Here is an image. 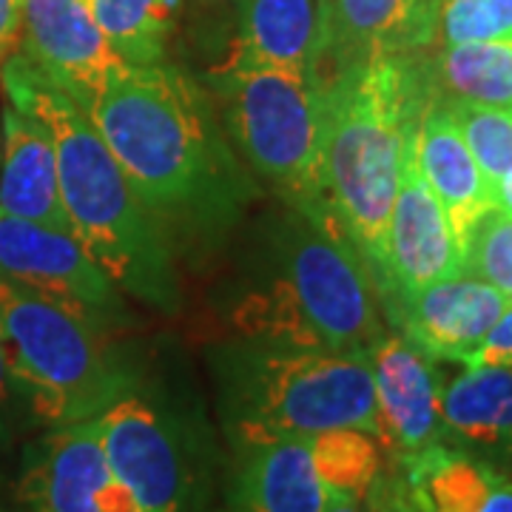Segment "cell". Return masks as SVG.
Segmentation results:
<instances>
[{"label":"cell","mask_w":512,"mask_h":512,"mask_svg":"<svg viewBox=\"0 0 512 512\" xmlns=\"http://www.w3.org/2000/svg\"><path fill=\"white\" fill-rule=\"evenodd\" d=\"M89 120L168 237L217 234L251 197L208 94L174 66L123 63Z\"/></svg>","instance_id":"1"},{"label":"cell","mask_w":512,"mask_h":512,"mask_svg":"<svg viewBox=\"0 0 512 512\" xmlns=\"http://www.w3.org/2000/svg\"><path fill=\"white\" fill-rule=\"evenodd\" d=\"M0 83L15 109L35 114L52 134L72 237L117 288L174 311L180 293L171 237L131 188L89 114L23 55L3 60Z\"/></svg>","instance_id":"2"},{"label":"cell","mask_w":512,"mask_h":512,"mask_svg":"<svg viewBox=\"0 0 512 512\" xmlns=\"http://www.w3.org/2000/svg\"><path fill=\"white\" fill-rule=\"evenodd\" d=\"M319 92V183L330 228L365 259L382 285L387 222L407 140L433 100L424 57L373 60Z\"/></svg>","instance_id":"3"},{"label":"cell","mask_w":512,"mask_h":512,"mask_svg":"<svg viewBox=\"0 0 512 512\" xmlns=\"http://www.w3.org/2000/svg\"><path fill=\"white\" fill-rule=\"evenodd\" d=\"M234 322L254 342L359 359L384 336L365 259L302 214L285 228L276 274L239 302Z\"/></svg>","instance_id":"4"},{"label":"cell","mask_w":512,"mask_h":512,"mask_svg":"<svg viewBox=\"0 0 512 512\" xmlns=\"http://www.w3.org/2000/svg\"><path fill=\"white\" fill-rule=\"evenodd\" d=\"M220 382L225 424L237 447L308 441L339 427L379 439L370 359L248 339L222 359Z\"/></svg>","instance_id":"5"},{"label":"cell","mask_w":512,"mask_h":512,"mask_svg":"<svg viewBox=\"0 0 512 512\" xmlns=\"http://www.w3.org/2000/svg\"><path fill=\"white\" fill-rule=\"evenodd\" d=\"M0 339L9 379L49 427L100 419L128 396L97 322L52 296L0 279Z\"/></svg>","instance_id":"6"},{"label":"cell","mask_w":512,"mask_h":512,"mask_svg":"<svg viewBox=\"0 0 512 512\" xmlns=\"http://www.w3.org/2000/svg\"><path fill=\"white\" fill-rule=\"evenodd\" d=\"M214 92L225 131L248 165L296 214L336 234L319 183V92L308 74L228 66L214 74Z\"/></svg>","instance_id":"7"},{"label":"cell","mask_w":512,"mask_h":512,"mask_svg":"<svg viewBox=\"0 0 512 512\" xmlns=\"http://www.w3.org/2000/svg\"><path fill=\"white\" fill-rule=\"evenodd\" d=\"M436 0H316L308 80L313 89L373 60L433 46Z\"/></svg>","instance_id":"8"},{"label":"cell","mask_w":512,"mask_h":512,"mask_svg":"<svg viewBox=\"0 0 512 512\" xmlns=\"http://www.w3.org/2000/svg\"><path fill=\"white\" fill-rule=\"evenodd\" d=\"M456 274H461V248H458L456 231L439 197L421 177L413 157V134H410L404 151L402 180L387 222L384 276L379 291L390 305L402 296H410Z\"/></svg>","instance_id":"9"},{"label":"cell","mask_w":512,"mask_h":512,"mask_svg":"<svg viewBox=\"0 0 512 512\" xmlns=\"http://www.w3.org/2000/svg\"><path fill=\"white\" fill-rule=\"evenodd\" d=\"M0 279L72 305L94 322L117 305L114 282L72 234L6 211H0Z\"/></svg>","instance_id":"10"},{"label":"cell","mask_w":512,"mask_h":512,"mask_svg":"<svg viewBox=\"0 0 512 512\" xmlns=\"http://www.w3.org/2000/svg\"><path fill=\"white\" fill-rule=\"evenodd\" d=\"M23 52L80 109H94L126 60L111 49L80 0H23Z\"/></svg>","instance_id":"11"},{"label":"cell","mask_w":512,"mask_h":512,"mask_svg":"<svg viewBox=\"0 0 512 512\" xmlns=\"http://www.w3.org/2000/svg\"><path fill=\"white\" fill-rule=\"evenodd\" d=\"M111 476L140 512H183L188 473L171 424L143 399L123 396L100 416Z\"/></svg>","instance_id":"12"},{"label":"cell","mask_w":512,"mask_h":512,"mask_svg":"<svg viewBox=\"0 0 512 512\" xmlns=\"http://www.w3.org/2000/svg\"><path fill=\"white\" fill-rule=\"evenodd\" d=\"M379 444L393 458L419 453L444 439L441 376L436 362L410 339L384 333L370 353Z\"/></svg>","instance_id":"13"},{"label":"cell","mask_w":512,"mask_h":512,"mask_svg":"<svg viewBox=\"0 0 512 512\" xmlns=\"http://www.w3.org/2000/svg\"><path fill=\"white\" fill-rule=\"evenodd\" d=\"M507 296L470 274H456L390 302L402 336L433 362H467L507 308Z\"/></svg>","instance_id":"14"},{"label":"cell","mask_w":512,"mask_h":512,"mask_svg":"<svg viewBox=\"0 0 512 512\" xmlns=\"http://www.w3.org/2000/svg\"><path fill=\"white\" fill-rule=\"evenodd\" d=\"M111 490L100 419L52 427L29 450L23 498L32 512H106Z\"/></svg>","instance_id":"15"},{"label":"cell","mask_w":512,"mask_h":512,"mask_svg":"<svg viewBox=\"0 0 512 512\" xmlns=\"http://www.w3.org/2000/svg\"><path fill=\"white\" fill-rule=\"evenodd\" d=\"M416 512H512V476L456 444L393 458Z\"/></svg>","instance_id":"16"},{"label":"cell","mask_w":512,"mask_h":512,"mask_svg":"<svg viewBox=\"0 0 512 512\" xmlns=\"http://www.w3.org/2000/svg\"><path fill=\"white\" fill-rule=\"evenodd\" d=\"M0 211L72 234V225L60 200L52 134L35 114L15 109L12 103L3 109Z\"/></svg>","instance_id":"17"},{"label":"cell","mask_w":512,"mask_h":512,"mask_svg":"<svg viewBox=\"0 0 512 512\" xmlns=\"http://www.w3.org/2000/svg\"><path fill=\"white\" fill-rule=\"evenodd\" d=\"M444 439L512 476V365L464 367L441 384Z\"/></svg>","instance_id":"18"},{"label":"cell","mask_w":512,"mask_h":512,"mask_svg":"<svg viewBox=\"0 0 512 512\" xmlns=\"http://www.w3.org/2000/svg\"><path fill=\"white\" fill-rule=\"evenodd\" d=\"M413 157L424 183L444 205L461 248V239L473 222L493 208V188L484 180L447 106L439 100L427 103L413 128Z\"/></svg>","instance_id":"19"},{"label":"cell","mask_w":512,"mask_h":512,"mask_svg":"<svg viewBox=\"0 0 512 512\" xmlns=\"http://www.w3.org/2000/svg\"><path fill=\"white\" fill-rule=\"evenodd\" d=\"M325 504L308 441H259L239 447L222 512H322Z\"/></svg>","instance_id":"20"},{"label":"cell","mask_w":512,"mask_h":512,"mask_svg":"<svg viewBox=\"0 0 512 512\" xmlns=\"http://www.w3.org/2000/svg\"><path fill=\"white\" fill-rule=\"evenodd\" d=\"M313 29L316 0H242V26L231 66L308 74Z\"/></svg>","instance_id":"21"},{"label":"cell","mask_w":512,"mask_h":512,"mask_svg":"<svg viewBox=\"0 0 512 512\" xmlns=\"http://www.w3.org/2000/svg\"><path fill=\"white\" fill-rule=\"evenodd\" d=\"M424 72L433 100L512 109V37L439 46Z\"/></svg>","instance_id":"22"},{"label":"cell","mask_w":512,"mask_h":512,"mask_svg":"<svg viewBox=\"0 0 512 512\" xmlns=\"http://www.w3.org/2000/svg\"><path fill=\"white\" fill-rule=\"evenodd\" d=\"M111 49L131 66L163 63L180 0H80Z\"/></svg>","instance_id":"23"},{"label":"cell","mask_w":512,"mask_h":512,"mask_svg":"<svg viewBox=\"0 0 512 512\" xmlns=\"http://www.w3.org/2000/svg\"><path fill=\"white\" fill-rule=\"evenodd\" d=\"M308 450L328 495L365 501L367 490L384 470L382 444L365 430H325L308 439Z\"/></svg>","instance_id":"24"},{"label":"cell","mask_w":512,"mask_h":512,"mask_svg":"<svg viewBox=\"0 0 512 512\" xmlns=\"http://www.w3.org/2000/svg\"><path fill=\"white\" fill-rule=\"evenodd\" d=\"M444 106L461 131L470 154L476 157L484 180L493 188L512 168V109L473 106V103H444Z\"/></svg>","instance_id":"25"},{"label":"cell","mask_w":512,"mask_h":512,"mask_svg":"<svg viewBox=\"0 0 512 512\" xmlns=\"http://www.w3.org/2000/svg\"><path fill=\"white\" fill-rule=\"evenodd\" d=\"M461 274L493 285L512 299V217L487 208L461 239Z\"/></svg>","instance_id":"26"},{"label":"cell","mask_w":512,"mask_h":512,"mask_svg":"<svg viewBox=\"0 0 512 512\" xmlns=\"http://www.w3.org/2000/svg\"><path fill=\"white\" fill-rule=\"evenodd\" d=\"M498 37H512V0H436L433 46Z\"/></svg>","instance_id":"27"},{"label":"cell","mask_w":512,"mask_h":512,"mask_svg":"<svg viewBox=\"0 0 512 512\" xmlns=\"http://www.w3.org/2000/svg\"><path fill=\"white\" fill-rule=\"evenodd\" d=\"M512 365V299L507 302L504 313L498 316L493 330L484 336V342L473 350V356L464 362V367H498Z\"/></svg>","instance_id":"28"},{"label":"cell","mask_w":512,"mask_h":512,"mask_svg":"<svg viewBox=\"0 0 512 512\" xmlns=\"http://www.w3.org/2000/svg\"><path fill=\"white\" fill-rule=\"evenodd\" d=\"M365 512H416L396 467H384L365 495Z\"/></svg>","instance_id":"29"},{"label":"cell","mask_w":512,"mask_h":512,"mask_svg":"<svg viewBox=\"0 0 512 512\" xmlns=\"http://www.w3.org/2000/svg\"><path fill=\"white\" fill-rule=\"evenodd\" d=\"M23 32V0H0V66L15 55Z\"/></svg>","instance_id":"30"},{"label":"cell","mask_w":512,"mask_h":512,"mask_svg":"<svg viewBox=\"0 0 512 512\" xmlns=\"http://www.w3.org/2000/svg\"><path fill=\"white\" fill-rule=\"evenodd\" d=\"M493 205L512 217V168L493 185Z\"/></svg>","instance_id":"31"},{"label":"cell","mask_w":512,"mask_h":512,"mask_svg":"<svg viewBox=\"0 0 512 512\" xmlns=\"http://www.w3.org/2000/svg\"><path fill=\"white\" fill-rule=\"evenodd\" d=\"M322 512H365V504L356 498H342V495H328V504Z\"/></svg>","instance_id":"32"},{"label":"cell","mask_w":512,"mask_h":512,"mask_svg":"<svg viewBox=\"0 0 512 512\" xmlns=\"http://www.w3.org/2000/svg\"><path fill=\"white\" fill-rule=\"evenodd\" d=\"M9 396V370H6V353H3V339H0V407Z\"/></svg>","instance_id":"33"}]
</instances>
